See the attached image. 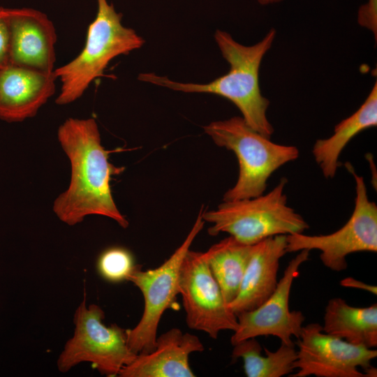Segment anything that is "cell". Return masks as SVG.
Segmentation results:
<instances>
[{
    "mask_svg": "<svg viewBox=\"0 0 377 377\" xmlns=\"http://www.w3.org/2000/svg\"><path fill=\"white\" fill-rule=\"evenodd\" d=\"M57 139L71 170L68 187L53 202L57 218L72 226L87 216L100 215L128 228V221L117 208L110 186L112 176L124 168L110 162L96 120L69 117L59 126Z\"/></svg>",
    "mask_w": 377,
    "mask_h": 377,
    "instance_id": "obj_1",
    "label": "cell"
},
{
    "mask_svg": "<svg viewBox=\"0 0 377 377\" xmlns=\"http://www.w3.org/2000/svg\"><path fill=\"white\" fill-rule=\"evenodd\" d=\"M275 35L276 31L272 29L260 42L246 46L235 40L228 32L216 30L214 38L223 57L230 64V70L208 83L180 82L154 73H140L138 79L175 91L222 96L237 106L251 128L270 138L274 128L267 117L269 101L261 94L259 70Z\"/></svg>",
    "mask_w": 377,
    "mask_h": 377,
    "instance_id": "obj_2",
    "label": "cell"
},
{
    "mask_svg": "<svg viewBox=\"0 0 377 377\" xmlns=\"http://www.w3.org/2000/svg\"><path fill=\"white\" fill-rule=\"evenodd\" d=\"M95 18L89 24L84 45L71 61L53 71L60 81L55 103L71 104L79 99L96 78L103 75L115 57L140 48L145 40L124 26L122 14L108 0H96Z\"/></svg>",
    "mask_w": 377,
    "mask_h": 377,
    "instance_id": "obj_3",
    "label": "cell"
},
{
    "mask_svg": "<svg viewBox=\"0 0 377 377\" xmlns=\"http://www.w3.org/2000/svg\"><path fill=\"white\" fill-rule=\"evenodd\" d=\"M203 129L217 146L233 151L238 161L237 180L224 193L223 201L263 194L270 176L299 157L297 147L271 141L270 138L251 128L242 117L212 121Z\"/></svg>",
    "mask_w": 377,
    "mask_h": 377,
    "instance_id": "obj_4",
    "label": "cell"
},
{
    "mask_svg": "<svg viewBox=\"0 0 377 377\" xmlns=\"http://www.w3.org/2000/svg\"><path fill=\"white\" fill-rule=\"evenodd\" d=\"M282 177L269 192L256 197L223 201L215 209L202 212L205 222L212 224V236L226 232L238 242L253 245L276 235L303 232L308 223L288 205Z\"/></svg>",
    "mask_w": 377,
    "mask_h": 377,
    "instance_id": "obj_5",
    "label": "cell"
},
{
    "mask_svg": "<svg viewBox=\"0 0 377 377\" xmlns=\"http://www.w3.org/2000/svg\"><path fill=\"white\" fill-rule=\"evenodd\" d=\"M105 312L98 304H87L86 295L74 316V332L59 354L57 366L66 373L82 362H90L101 375L118 376L136 357L128 347L126 330L103 323Z\"/></svg>",
    "mask_w": 377,
    "mask_h": 377,
    "instance_id": "obj_6",
    "label": "cell"
},
{
    "mask_svg": "<svg viewBox=\"0 0 377 377\" xmlns=\"http://www.w3.org/2000/svg\"><path fill=\"white\" fill-rule=\"evenodd\" d=\"M201 209L184 242L160 266L142 270L136 265L128 281L139 288L144 299L140 320L133 329H127V343L136 355L151 352L156 345L159 322L171 308L179 295L178 280L183 259L204 227Z\"/></svg>",
    "mask_w": 377,
    "mask_h": 377,
    "instance_id": "obj_7",
    "label": "cell"
},
{
    "mask_svg": "<svg viewBox=\"0 0 377 377\" xmlns=\"http://www.w3.org/2000/svg\"><path fill=\"white\" fill-rule=\"evenodd\" d=\"M346 168L355 182V206L347 222L337 231L320 235L293 233L286 235L287 253L318 250L320 259L328 269L341 272L348 267L346 257L356 252L377 251V206L368 197L364 177L350 163Z\"/></svg>",
    "mask_w": 377,
    "mask_h": 377,
    "instance_id": "obj_8",
    "label": "cell"
},
{
    "mask_svg": "<svg viewBox=\"0 0 377 377\" xmlns=\"http://www.w3.org/2000/svg\"><path fill=\"white\" fill-rule=\"evenodd\" d=\"M178 291L190 328L214 339L221 331L237 329V315L226 302L205 252L188 251L179 269Z\"/></svg>",
    "mask_w": 377,
    "mask_h": 377,
    "instance_id": "obj_9",
    "label": "cell"
},
{
    "mask_svg": "<svg viewBox=\"0 0 377 377\" xmlns=\"http://www.w3.org/2000/svg\"><path fill=\"white\" fill-rule=\"evenodd\" d=\"M297 359L290 377H364L377 350L355 345L323 332L318 323L303 326L296 343Z\"/></svg>",
    "mask_w": 377,
    "mask_h": 377,
    "instance_id": "obj_10",
    "label": "cell"
},
{
    "mask_svg": "<svg viewBox=\"0 0 377 377\" xmlns=\"http://www.w3.org/2000/svg\"><path fill=\"white\" fill-rule=\"evenodd\" d=\"M309 250L300 251L288 263L275 290L262 304L237 314L238 327L230 339L232 346L262 336L276 337L281 343L294 344L292 338H299L305 317L302 311L290 310V293L299 268L309 260Z\"/></svg>",
    "mask_w": 377,
    "mask_h": 377,
    "instance_id": "obj_11",
    "label": "cell"
},
{
    "mask_svg": "<svg viewBox=\"0 0 377 377\" xmlns=\"http://www.w3.org/2000/svg\"><path fill=\"white\" fill-rule=\"evenodd\" d=\"M10 64L53 72L57 36L47 15L32 8H10Z\"/></svg>",
    "mask_w": 377,
    "mask_h": 377,
    "instance_id": "obj_12",
    "label": "cell"
},
{
    "mask_svg": "<svg viewBox=\"0 0 377 377\" xmlns=\"http://www.w3.org/2000/svg\"><path fill=\"white\" fill-rule=\"evenodd\" d=\"M54 73L8 64L0 70V119L21 122L36 116L54 94Z\"/></svg>",
    "mask_w": 377,
    "mask_h": 377,
    "instance_id": "obj_13",
    "label": "cell"
},
{
    "mask_svg": "<svg viewBox=\"0 0 377 377\" xmlns=\"http://www.w3.org/2000/svg\"><path fill=\"white\" fill-rule=\"evenodd\" d=\"M205 347L195 335L172 328L156 338L154 349L138 354L124 367L120 377H193L189 356Z\"/></svg>",
    "mask_w": 377,
    "mask_h": 377,
    "instance_id": "obj_14",
    "label": "cell"
},
{
    "mask_svg": "<svg viewBox=\"0 0 377 377\" xmlns=\"http://www.w3.org/2000/svg\"><path fill=\"white\" fill-rule=\"evenodd\" d=\"M286 235H276L253 244L250 260L236 297L228 304L236 315L262 304L275 290L280 260L287 253Z\"/></svg>",
    "mask_w": 377,
    "mask_h": 377,
    "instance_id": "obj_15",
    "label": "cell"
},
{
    "mask_svg": "<svg viewBox=\"0 0 377 377\" xmlns=\"http://www.w3.org/2000/svg\"><path fill=\"white\" fill-rule=\"evenodd\" d=\"M377 125V82L361 106L334 126L333 134L318 139L312 154L326 179L334 177L341 165L339 157L348 143L361 131Z\"/></svg>",
    "mask_w": 377,
    "mask_h": 377,
    "instance_id": "obj_16",
    "label": "cell"
},
{
    "mask_svg": "<svg viewBox=\"0 0 377 377\" xmlns=\"http://www.w3.org/2000/svg\"><path fill=\"white\" fill-rule=\"evenodd\" d=\"M322 327L324 332L350 343L376 348L377 304L355 307L342 298H332L326 305Z\"/></svg>",
    "mask_w": 377,
    "mask_h": 377,
    "instance_id": "obj_17",
    "label": "cell"
},
{
    "mask_svg": "<svg viewBox=\"0 0 377 377\" xmlns=\"http://www.w3.org/2000/svg\"><path fill=\"white\" fill-rule=\"evenodd\" d=\"M253 245L230 236L205 252L211 272L228 304L237 296L250 260Z\"/></svg>",
    "mask_w": 377,
    "mask_h": 377,
    "instance_id": "obj_18",
    "label": "cell"
},
{
    "mask_svg": "<svg viewBox=\"0 0 377 377\" xmlns=\"http://www.w3.org/2000/svg\"><path fill=\"white\" fill-rule=\"evenodd\" d=\"M265 355H261L263 348L256 338H250L233 345L232 359L242 358L244 371L248 377H281L294 371L297 359L295 344L281 346L275 351L264 348Z\"/></svg>",
    "mask_w": 377,
    "mask_h": 377,
    "instance_id": "obj_19",
    "label": "cell"
},
{
    "mask_svg": "<svg viewBox=\"0 0 377 377\" xmlns=\"http://www.w3.org/2000/svg\"><path fill=\"white\" fill-rule=\"evenodd\" d=\"M135 266L131 251L122 246H111L105 249L96 260L98 274L110 283L128 281Z\"/></svg>",
    "mask_w": 377,
    "mask_h": 377,
    "instance_id": "obj_20",
    "label": "cell"
},
{
    "mask_svg": "<svg viewBox=\"0 0 377 377\" xmlns=\"http://www.w3.org/2000/svg\"><path fill=\"white\" fill-rule=\"evenodd\" d=\"M10 10L0 6V70L10 64Z\"/></svg>",
    "mask_w": 377,
    "mask_h": 377,
    "instance_id": "obj_21",
    "label": "cell"
},
{
    "mask_svg": "<svg viewBox=\"0 0 377 377\" xmlns=\"http://www.w3.org/2000/svg\"><path fill=\"white\" fill-rule=\"evenodd\" d=\"M340 283L342 286L345 287H353L355 288L366 290L374 295H376L377 293L376 286L367 285L351 277L343 279Z\"/></svg>",
    "mask_w": 377,
    "mask_h": 377,
    "instance_id": "obj_22",
    "label": "cell"
},
{
    "mask_svg": "<svg viewBox=\"0 0 377 377\" xmlns=\"http://www.w3.org/2000/svg\"><path fill=\"white\" fill-rule=\"evenodd\" d=\"M258 1L262 5H266V4L280 2L281 0H258Z\"/></svg>",
    "mask_w": 377,
    "mask_h": 377,
    "instance_id": "obj_23",
    "label": "cell"
}]
</instances>
